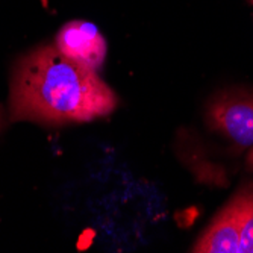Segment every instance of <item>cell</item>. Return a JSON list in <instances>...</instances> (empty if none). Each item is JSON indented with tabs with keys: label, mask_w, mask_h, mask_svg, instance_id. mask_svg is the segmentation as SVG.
Returning <instances> with one entry per match:
<instances>
[{
	"label": "cell",
	"mask_w": 253,
	"mask_h": 253,
	"mask_svg": "<svg viewBox=\"0 0 253 253\" xmlns=\"http://www.w3.org/2000/svg\"><path fill=\"white\" fill-rule=\"evenodd\" d=\"M117 105L116 93L99 72L65 58L53 44L28 52L14 67L9 94L14 122L86 123L109 116Z\"/></svg>",
	"instance_id": "obj_1"
},
{
	"label": "cell",
	"mask_w": 253,
	"mask_h": 253,
	"mask_svg": "<svg viewBox=\"0 0 253 253\" xmlns=\"http://www.w3.org/2000/svg\"><path fill=\"white\" fill-rule=\"evenodd\" d=\"M205 122L238 149L253 147V89L221 91L206 106Z\"/></svg>",
	"instance_id": "obj_2"
},
{
	"label": "cell",
	"mask_w": 253,
	"mask_h": 253,
	"mask_svg": "<svg viewBox=\"0 0 253 253\" xmlns=\"http://www.w3.org/2000/svg\"><path fill=\"white\" fill-rule=\"evenodd\" d=\"M55 47L68 59L99 72L105 64L108 44L96 25L85 20H72L59 29Z\"/></svg>",
	"instance_id": "obj_3"
},
{
	"label": "cell",
	"mask_w": 253,
	"mask_h": 253,
	"mask_svg": "<svg viewBox=\"0 0 253 253\" xmlns=\"http://www.w3.org/2000/svg\"><path fill=\"white\" fill-rule=\"evenodd\" d=\"M196 253H240V226L232 200L215 215L193 246Z\"/></svg>",
	"instance_id": "obj_4"
},
{
	"label": "cell",
	"mask_w": 253,
	"mask_h": 253,
	"mask_svg": "<svg viewBox=\"0 0 253 253\" xmlns=\"http://www.w3.org/2000/svg\"><path fill=\"white\" fill-rule=\"evenodd\" d=\"M240 226V253H253V185L241 188L232 199Z\"/></svg>",
	"instance_id": "obj_5"
},
{
	"label": "cell",
	"mask_w": 253,
	"mask_h": 253,
	"mask_svg": "<svg viewBox=\"0 0 253 253\" xmlns=\"http://www.w3.org/2000/svg\"><path fill=\"white\" fill-rule=\"evenodd\" d=\"M246 169L253 174V147H250L247 156H246Z\"/></svg>",
	"instance_id": "obj_6"
},
{
	"label": "cell",
	"mask_w": 253,
	"mask_h": 253,
	"mask_svg": "<svg viewBox=\"0 0 253 253\" xmlns=\"http://www.w3.org/2000/svg\"><path fill=\"white\" fill-rule=\"evenodd\" d=\"M2 127H3V112L0 109V130H2Z\"/></svg>",
	"instance_id": "obj_7"
},
{
	"label": "cell",
	"mask_w": 253,
	"mask_h": 253,
	"mask_svg": "<svg viewBox=\"0 0 253 253\" xmlns=\"http://www.w3.org/2000/svg\"><path fill=\"white\" fill-rule=\"evenodd\" d=\"M249 2H250V3H252V5H253V0H249Z\"/></svg>",
	"instance_id": "obj_8"
}]
</instances>
